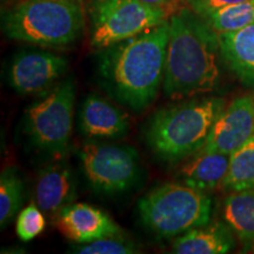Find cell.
<instances>
[{
  "label": "cell",
  "mask_w": 254,
  "mask_h": 254,
  "mask_svg": "<svg viewBox=\"0 0 254 254\" xmlns=\"http://www.w3.org/2000/svg\"><path fill=\"white\" fill-rule=\"evenodd\" d=\"M170 20L99 50V86L112 99L142 112L157 99L165 77Z\"/></svg>",
  "instance_id": "obj_1"
},
{
  "label": "cell",
  "mask_w": 254,
  "mask_h": 254,
  "mask_svg": "<svg viewBox=\"0 0 254 254\" xmlns=\"http://www.w3.org/2000/svg\"><path fill=\"white\" fill-rule=\"evenodd\" d=\"M168 20L164 93L184 100L214 91L220 82L219 33L190 7L177 9Z\"/></svg>",
  "instance_id": "obj_2"
},
{
  "label": "cell",
  "mask_w": 254,
  "mask_h": 254,
  "mask_svg": "<svg viewBox=\"0 0 254 254\" xmlns=\"http://www.w3.org/2000/svg\"><path fill=\"white\" fill-rule=\"evenodd\" d=\"M224 107L225 101L213 97H193L163 107L146 126L147 146L163 161H183L204 148Z\"/></svg>",
  "instance_id": "obj_3"
},
{
  "label": "cell",
  "mask_w": 254,
  "mask_h": 254,
  "mask_svg": "<svg viewBox=\"0 0 254 254\" xmlns=\"http://www.w3.org/2000/svg\"><path fill=\"white\" fill-rule=\"evenodd\" d=\"M84 12L69 0H24L1 9V30L9 39L46 49L71 46L81 37Z\"/></svg>",
  "instance_id": "obj_4"
},
{
  "label": "cell",
  "mask_w": 254,
  "mask_h": 254,
  "mask_svg": "<svg viewBox=\"0 0 254 254\" xmlns=\"http://www.w3.org/2000/svg\"><path fill=\"white\" fill-rule=\"evenodd\" d=\"M212 206L206 192L180 183H166L139 200L138 214L144 227L155 236L173 238L209 224Z\"/></svg>",
  "instance_id": "obj_5"
},
{
  "label": "cell",
  "mask_w": 254,
  "mask_h": 254,
  "mask_svg": "<svg viewBox=\"0 0 254 254\" xmlns=\"http://www.w3.org/2000/svg\"><path fill=\"white\" fill-rule=\"evenodd\" d=\"M25 111L24 127L31 145L62 157L68 150L73 128L75 84L73 78L57 82Z\"/></svg>",
  "instance_id": "obj_6"
},
{
  "label": "cell",
  "mask_w": 254,
  "mask_h": 254,
  "mask_svg": "<svg viewBox=\"0 0 254 254\" xmlns=\"http://www.w3.org/2000/svg\"><path fill=\"white\" fill-rule=\"evenodd\" d=\"M78 158L88 185L98 194H122L140 178V159L131 146L90 139L78 151Z\"/></svg>",
  "instance_id": "obj_7"
},
{
  "label": "cell",
  "mask_w": 254,
  "mask_h": 254,
  "mask_svg": "<svg viewBox=\"0 0 254 254\" xmlns=\"http://www.w3.org/2000/svg\"><path fill=\"white\" fill-rule=\"evenodd\" d=\"M168 15L165 9L140 0H95L91 44L97 50L105 49L158 26Z\"/></svg>",
  "instance_id": "obj_8"
},
{
  "label": "cell",
  "mask_w": 254,
  "mask_h": 254,
  "mask_svg": "<svg viewBox=\"0 0 254 254\" xmlns=\"http://www.w3.org/2000/svg\"><path fill=\"white\" fill-rule=\"evenodd\" d=\"M67 68L65 57L43 50H21L12 57L6 78L19 94H41L55 86Z\"/></svg>",
  "instance_id": "obj_9"
},
{
  "label": "cell",
  "mask_w": 254,
  "mask_h": 254,
  "mask_svg": "<svg viewBox=\"0 0 254 254\" xmlns=\"http://www.w3.org/2000/svg\"><path fill=\"white\" fill-rule=\"evenodd\" d=\"M254 135V97L241 95L219 113L204 150L232 154Z\"/></svg>",
  "instance_id": "obj_10"
},
{
  "label": "cell",
  "mask_w": 254,
  "mask_h": 254,
  "mask_svg": "<svg viewBox=\"0 0 254 254\" xmlns=\"http://www.w3.org/2000/svg\"><path fill=\"white\" fill-rule=\"evenodd\" d=\"M77 177L66 161L50 164L41 168L37 176L34 202L47 217L57 218L63 208L77 199Z\"/></svg>",
  "instance_id": "obj_11"
},
{
  "label": "cell",
  "mask_w": 254,
  "mask_h": 254,
  "mask_svg": "<svg viewBox=\"0 0 254 254\" xmlns=\"http://www.w3.org/2000/svg\"><path fill=\"white\" fill-rule=\"evenodd\" d=\"M56 225L64 237L75 244H86L122 233V230L103 209L77 202L66 206L56 218Z\"/></svg>",
  "instance_id": "obj_12"
},
{
  "label": "cell",
  "mask_w": 254,
  "mask_h": 254,
  "mask_svg": "<svg viewBox=\"0 0 254 254\" xmlns=\"http://www.w3.org/2000/svg\"><path fill=\"white\" fill-rule=\"evenodd\" d=\"M79 129L94 140H119L129 132L126 112L100 94H88L79 111Z\"/></svg>",
  "instance_id": "obj_13"
},
{
  "label": "cell",
  "mask_w": 254,
  "mask_h": 254,
  "mask_svg": "<svg viewBox=\"0 0 254 254\" xmlns=\"http://www.w3.org/2000/svg\"><path fill=\"white\" fill-rule=\"evenodd\" d=\"M230 166V154L208 152L204 148L190 157L174 172L177 183L208 192L222 185Z\"/></svg>",
  "instance_id": "obj_14"
},
{
  "label": "cell",
  "mask_w": 254,
  "mask_h": 254,
  "mask_svg": "<svg viewBox=\"0 0 254 254\" xmlns=\"http://www.w3.org/2000/svg\"><path fill=\"white\" fill-rule=\"evenodd\" d=\"M221 58L246 86H254V24L219 33Z\"/></svg>",
  "instance_id": "obj_15"
},
{
  "label": "cell",
  "mask_w": 254,
  "mask_h": 254,
  "mask_svg": "<svg viewBox=\"0 0 254 254\" xmlns=\"http://www.w3.org/2000/svg\"><path fill=\"white\" fill-rule=\"evenodd\" d=\"M236 246L233 231L226 222H214L193 228L178 237L172 244L177 254H222Z\"/></svg>",
  "instance_id": "obj_16"
},
{
  "label": "cell",
  "mask_w": 254,
  "mask_h": 254,
  "mask_svg": "<svg viewBox=\"0 0 254 254\" xmlns=\"http://www.w3.org/2000/svg\"><path fill=\"white\" fill-rule=\"evenodd\" d=\"M224 219L244 246L254 241V189L234 192L224 201Z\"/></svg>",
  "instance_id": "obj_17"
},
{
  "label": "cell",
  "mask_w": 254,
  "mask_h": 254,
  "mask_svg": "<svg viewBox=\"0 0 254 254\" xmlns=\"http://www.w3.org/2000/svg\"><path fill=\"white\" fill-rule=\"evenodd\" d=\"M222 186L231 192L254 189V135L230 155Z\"/></svg>",
  "instance_id": "obj_18"
},
{
  "label": "cell",
  "mask_w": 254,
  "mask_h": 254,
  "mask_svg": "<svg viewBox=\"0 0 254 254\" xmlns=\"http://www.w3.org/2000/svg\"><path fill=\"white\" fill-rule=\"evenodd\" d=\"M24 183L18 170L6 167L0 176V227L5 230L21 211Z\"/></svg>",
  "instance_id": "obj_19"
},
{
  "label": "cell",
  "mask_w": 254,
  "mask_h": 254,
  "mask_svg": "<svg viewBox=\"0 0 254 254\" xmlns=\"http://www.w3.org/2000/svg\"><path fill=\"white\" fill-rule=\"evenodd\" d=\"M202 19L218 33L240 30L254 24V0L225 6Z\"/></svg>",
  "instance_id": "obj_20"
},
{
  "label": "cell",
  "mask_w": 254,
  "mask_h": 254,
  "mask_svg": "<svg viewBox=\"0 0 254 254\" xmlns=\"http://www.w3.org/2000/svg\"><path fill=\"white\" fill-rule=\"evenodd\" d=\"M72 253L78 254H135L140 252L139 246L122 233L101 238L86 244L72 246Z\"/></svg>",
  "instance_id": "obj_21"
},
{
  "label": "cell",
  "mask_w": 254,
  "mask_h": 254,
  "mask_svg": "<svg viewBox=\"0 0 254 254\" xmlns=\"http://www.w3.org/2000/svg\"><path fill=\"white\" fill-rule=\"evenodd\" d=\"M46 220L44 212L36 202L26 206L19 212L15 224V231L19 239L23 241L33 240L45 230Z\"/></svg>",
  "instance_id": "obj_22"
},
{
  "label": "cell",
  "mask_w": 254,
  "mask_h": 254,
  "mask_svg": "<svg viewBox=\"0 0 254 254\" xmlns=\"http://www.w3.org/2000/svg\"><path fill=\"white\" fill-rule=\"evenodd\" d=\"M243 1H246V0H190L187 1V4L196 14H199L201 18H205L225 6Z\"/></svg>",
  "instance_id": "obj_23"
},
{
  "label": "cell",
  "mask_w": 254,
  "mask_h": 254,
  "mask_svg": "<svg viewBox=\"0 0 254 254\" xmlns=\"http://www.w3.org/2000/svg\"><path fill=\"white\" fill-rule=\"evenodd\" d=\"M140 1L145 2V4H147V5L154 6V7L165 9V11L170 14V17L177 11L176 6L173 5V4H176L177 0H140Z\"/></svg>",
  "instance_id": "obj_24"
},
{
  "label": "cell",
  "mask_w": 254,
  "mask_h": 254,
  "mask_svg": "<svg viewBox=\"0 0 254 254\" xmlns=\"http://www.w3.org/2000/svg\"><path fill=\"white\" fill-rule=\"evenodd\" d=\"M24 1V0H1V4H2V8L9 7V6L18 4V2Z\"/></svg>",
  "instance_id": "obj_25"
},
{
  "label": "cell",
  "mask_w": 254,
  "mask_h": 254,
  "mask_svg": "<svg viewBox=\"0 0 254 254\" xmlns=\"http://www.w3.org/2000/svg\"><path fill=\"white\" fill-rule=\"evenodd\" d=\"M244 252H251V253H254V241H253V243H251L250 245L244 246Z\"/></svg>",
  "instance_id": "obj_26"
},
{
  "label": "cell",
  "mask_w": 254,
  "mask_h": 254,
  "mask_svg": "<svg viewBox=\"0 0 254 254\" xmlns=\"http://www.w3.org/2000/svg\"><path fill=\"white\" fill-rule=\"evenodd\" d=\"M69 1H77V2H81V1H85V0H69Z\"/></svg>",
  "instance_id": "obj_27"
},
{
  "label": "cell",
  "mask_w": 254,
  "mask_h": 254,
  "mask_svg": "<svg viewBox=\"0 0 254 254\" xmlns=\"http://www.w3.org/2000/svg\"><path fill=\"white\" fill-rule=\"evenodd\" d=\"M185 1H186V2H187V1H190V0H185Z\"/></svg>",
  "instance_id": "obj_28"
}]
</instances>
